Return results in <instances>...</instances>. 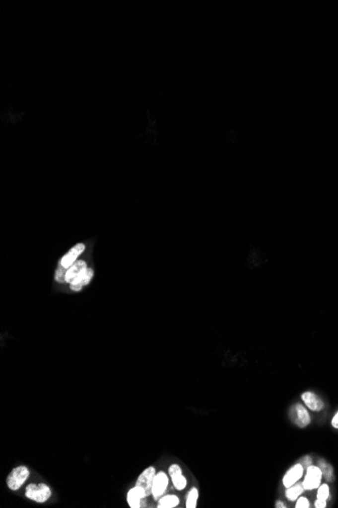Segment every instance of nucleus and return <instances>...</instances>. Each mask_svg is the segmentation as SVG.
I'll list each match as a JSON object with an SVG mask.
<instances>
[{"instance_id":"1","label":"nucleus","mask_w":338,"mask_h":508,"mask_svg":"<svg viewBox=\"0 0 338 508\" xmlns=\"http://www.w3.org/2000/svg\"><path fill=\"white\" fill-rule=\"evenodd\" d=\"M51 495V488L45 483H31L25 488V497L37 503L47 502Z\"/></svg>"},{"instance_id":"2","label":"nucleus","mask_w":338,"mask_h":508,"mask_svg":"<svg viewBox=\"0 0 338 508\" xmlns=\"http://www.w3.org/2000/svg\"><path fill=\"white\" fill-rule=\"evenodd\" d=\"M322 479L323 473L319 466L311 465L307 467L306 474L302 482L305 491L317 490V488L322 484Z\"/></svg>"},{"instance_id":"3","label":"nucleus","mask_w":338,"mask_h":508,"mask_svg":"<svg viewBox=\"0 0 338 508\" xmlns=\"http://www.w3.org/2000/svg\"><path fill=\"white\" fill-rule=\"evenodd\" d=\"M31 475V472L28 467L25 466H18L14 468L8 475L6 479V484L7 487L11 491H17L19 490L22 485L27 482Z\"/></svg>"},{"instance_id":"4","label":"nucleus","mask_w":338,"mask_h":508,"mask_svg":"<svg viewBox=\"0 0 338 508\" xmlns=\"http://www.w3.org/2000/svg\"><path fill=\"white\" fill-rule=\"evenodd\" d=\"M290 418L299 428H306L311 423V416L308 408L300 403L295 404L290 409Z\"/></svg>"},{"instance_id":"5","label":"nucleus","mask_w":338,"mask_h":508,"mask_svg":"<svg viewBox=\"0 0 338 508\" xmlns=\"http://www.w3.org/2000/svg\"><path fill=\"white\" fill-rule=\"evenodd\" d=\"M85 251V245L80 243L75 245L72 249H70L65 255L61 258L59 262V266L57 269L61 270L66 274V271L76 262L78 261V258L81 256V254Z\"/></svg>"},{"instance_id":"6","label":"nucleus","mask_w":338,"mask_h":508,"mask_svg":"<svg viewBox=\"0 0 338 508\" xmlns=\"http://www.w3.org/2000/svg\"><path fill=\"white\" fill-rule=\"evenodd\" d=\"M156 476V470L154 467H149L147 468L146 470H144L140 476L138 477L137 481H136V486H138L139 488H141L146 496H149V495H152V485H153V481H154V478Z\"/></svg>"},{"instance_id":"7","label":"nucleus","mask_w":338,"mask_h":508,"mask_svg":"<svg viewBox=\"0 0 338 508\" xmlns=\"http://www.w3.org/2000/svg\"><path fill=\"white\" fill-rule=\"evenodd\" d=\"M305 473V467L301 464H295L293 467H291L282 477V485L284 488H289L302 479Z\"/></svg>"},{"instance_id":"8","label":"nucleus","mask_w":338,"mask_h":508,"mask_svg":"<svg viewBox=\"0 0 338 508\" xmlns=\"http://www.w3.org/2000/svg\"><path fill=\"white\" fill-rule=\"evenodd\" d=\"M301 399H302L304 405L310 411L321 412L325 407L324 401L314 392H311V391L304 392L301 395Z\"/></svg>"},{"instance_id":"9","label":"nucleus","mask_w":338,"mask_h":508,"mask_svg":"<svg viewBox=\"0 0 338 508\" xmlns=\"http://www.w3.org/2000/svg\"><path fill=\"white\" fill-rule=\"evenodd\" d=\"M168 484H169V479L165 472L161 471L159 473H156V476L153 481V485H152V496L156 500L161 498L163 496V494L165 493V491L168 487Z\"/></svg>"},{"instance_id":"10","label":"nucleus","mask_w":338,"mask_h":508,"mask_svg":"<svg viewBox=\"0 0 338 508\" xmlns=\"http://www.w3.org/2000/svg\"><path fill=\"white\" fill-rule=\"evenodd\" d=\"M168 474L171 478L173 486L176 490L183 491L186 489V487L188 485V481H187V478L183 474V470H181V468L177 464H173L169 467Z\"/></svg>"},{"instance_id":"11","label":"nucleus","mask_w":338,"mask_h":508,"mask_svg":"<svg viewBox=\"0 0 338 508\" xmlns=\"http://www.w3.org/2000/svg\"><path fill=\"white\" fill-rule=\"evenodd\" d=\"M88 270V266L85 260H78L76 261L67 271L65 274V283H71L74 281L75 279L79 278L82 276L86 271Z\"/></svg>"},{"instance_id":"12","label":"nucleus","mask_w":338,"mask_h":508,"mask_svg":"<svg viewBox=\"0 0 338 508\" xmlns=\"http://www.w3.org/2000/svg\"><path fill=\"white\" fill-rule=\"evenodd\" d=\"M94 276V271L92 268H88V270L86 271V273H84L82 276H80L79 278L75 279L74 281H72L69 285H70V289L74 292H79L81 291L85 286H87L91 280L92 278Z\"/></svg>"},{"instance_id":"13","label":"nucleus","mask_w":338,"mask_h":508,"mask_svg":"<svg viewBox=\"0 0 338 508\" xmlns=\"http://www.w3.org/2000/svg\"><path fill=\"white\" fill-rule=\"evenodd\" d=\"M146 497L147 496L145 492L138 486H135L134 488L130 489V491L128 492L127 502L131 508H140L142 505V500Z\"/></svg>"},{"instance_id":"14","label":"nucleus","mask_w":338,"mask_h":508,"mask_svg":"<svg viewBox=\"0 0 338 508\" xmlns=\"http://www.w3.org/2000/svg\"><path fill=\"white\" fill-rule=\"evenodd\" d=\"M179 505V498L176 495L169 494L158 499V508H174Z\"/></svg>"},{"instance_id":"15","label":"nucleus","mask_w":338,"mask_h":508,"mask_svg":"<svg viewBox=\"0 0 338 508\" xmlns=\"http://www.w3.org/2000/svg\"><path fill=\"white\" fill-rule=\"evenodd\" d=\"M287 490H285V497L288 498L289 501H296L300 496H302V494L304 493L305 489L303 487V484H299V483H296L295 485L289 487V488H285Z\"/></svg>"},{"instance_id":"16","label":"nucleus","mask_w":338,"mask_h":508,"mask_svg":"<svg viewBox=\"0 0 338 508\" xmlns=\"http://www.w3.org/2000/svg\"><path fill=\"white\" fill-rule=\"evenodd\" d=\"M199 496H200V493H199L198 488H196V487L192 488V489L190 490L189 494H188V497H187L186 507H187V508H196V507H197V504H198Z\"/></svg>"},{"instance_id":"17","label":"nucleus","mask_w":338,"mask_h":508,"mask_svg":"<svg viewBox=\"0 0 338 508\" xmlns=\"http://www.w3.org/2000/svg\"><path fill=\"white\" fill-rule=\"evenodd\" d=\"M329 497H330V487H329V485H328V484H326V483L321 484V485L317 488L316 498H317V499H320V500L328 501Z\"/></svg>"},{"instance_id":"18","label":"nucleus","mask_w":338,"mask_h":508,"mask_svg":"<svg viewBox=\"0 0 338 508\" xmlns=\"http://www.w3.org/2000/svg\"><path fill=\"white\" fill-rule=\"evenodd\" d=\"M319 467L322 470L323 478H325L327 481H332L333 480V469H332L331 465H329L328 463H326L323 460H320Z\"/></svg>"},{"instance_id":"19","label":"nucleus","mask_w":338,"mask_h":508,"mask_svg":"<svg viewBox=\"0 0 338 508\" xmlns=\"http://www.w3.org/2000/svg\"><path fill=\"white\" fill-rule=\"evenodd\" d=\"M310 507V501L307 497L300 496L296 500V508H309Z\"/></svg>"},{"instance_id":"20","label":"nucleus","mask_w":338,"mask_h":508,"mask_svg":"<svg viewBox=\"0 0 338 508\" xmlns=\"http://www.w3.org/2000/svg\"><path fill=\"white\" fill-rule=\"evenodd\" d=\"M331 426L334 429H338V410L334 413L332 419H331Z\"/></svg>"},{"instance_id":"21","label":"nucleus","mask_w":338,"mask_h":508,"mask_svg":"<svg viewBox=\"0 0 338 508\" xmlns=\"http://www.w3.org/2000/svg\"><path fill=\"white\" fill-rule=\"evenodd\" d=\"M326 506H327V501L316 499L315 502H314V507L315 508H325Z\"/></svg>"},{"instance_id":"22","label":"nucleus","mask_w":338,"mask_h":508,"mask_svg":"<svg viewBox=\"0 0 338 508\" xmlns=\"http://www.w3.org/2000/svg\"><path fill=\"white\" fill-rule=\"evenodd\" d=\"M275 507H277V508H278V507H285V505H284V503H283V502L278 501V502H276V503H275Z\"/></svg>"}]
</instances>
